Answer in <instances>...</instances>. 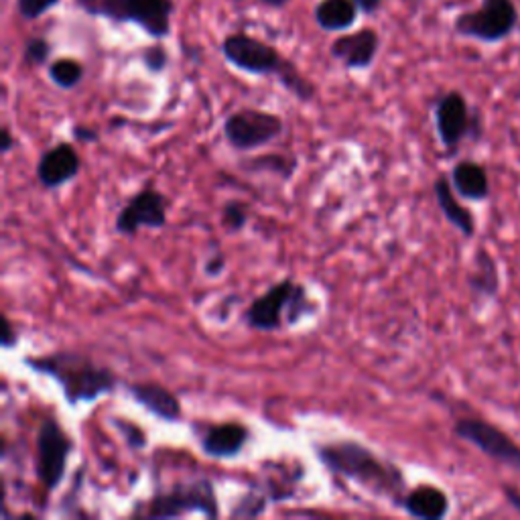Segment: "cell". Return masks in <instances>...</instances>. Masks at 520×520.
Wrapping results in <instances>:
<instances>
[{"label":"cell","mask_w":520,"mask_h":520,"mask_svg":"<svg viewBox=\"0 0 520 520\" xmlns=\"http://www.w3.org/2000/svg\"><path fill=\"white\" fill-rule=\"evenodd\" d=\"M242 169L250 173H273V175H281L283 179H289L295 171V161L283 155H260L244 161Z\"/></svg>","instance_id":"obj_23"},{"label":"cell","mask_w":520,"mask_h":520,"mask_svg":"<svg viewBox=\"0 0 520 520\" xmlns=\"http://www.w3.org/2000/svg\"><path fill=\"white\" fill-rule=\"evenodd\" d=\"M82 159L70 143H57L47 149L37 163V179L45 189H59L78 177Z\"/></svg>","instance_id":"obj_13"},{"label":"cell","mask_w":520,"mask_h":520,"mask_svg":"<svg viewBox=\"0 0 520 520\" xmlns=\"http://www.w3.org/2000/svg\"><path fill=\"white\" fill-rule=\"evenodd\" d=\"M267 500L263 498V496H256L254 492H250L248 496H244L242 498V502H240V506L232 512L234 516H258V514H263L265 510H267V504H265Z\"/></svg>","instance_id":"obj_29"},{"label":"cell","mask_w":520,"mask_h":520,"mask_svg":"<svg viewBox=\"0 0 520 520\" xmlns=\"http://www.w3.org/2000/svg\"><path fill=\"white\" fill-rule=\"evenodd\" d=\"M118 431L124 435L126 443L130 449H143L147 445V435L143 433L141 427H137L135 423H126L122 419H114Z\"/></svg>","instance_id":"obj_27"},{"label":"cell","mask_w":520,"mask_h":520,"mask_svg":"<svg viewBox=\"0 0 520 520\" xmlns=\"http://www.w3.org/2000/svg\"><path fill=\"white\" fill-rule=\"evenodd\" d=\"M260 3H265L267 7H273V9H281V7L289 5V0H260Z\"/></svg>","instance_id":"obj_36"},{"label":"cell","mask_w":520,"mask_h":520,"mask_svg":"<svg viewBox=\"0 0 520 520\" xmlns=\"http://www.w3.org/2000/svg\"><path fill=\"white\" fill-rule=\"evenodd\" d=\"M74 137L82 143H94L98 141V130L94 128H88V126H76L74 128Z\"/></svg>","instance_id":"obj_32"},{"label":"cell","mask_w":520,"mask_h":520,"mask_svg":"<svg viewBox=\"0 0 520 520\" xmlns=\"http://www.w3.org/2000/svg\"><path fill=\"white\" fill-rule=\"evenodd\" d=\"M143 59H145L147 70H149V72H153V74H159V72H163V70L167 68V61H169V57H167V51H165V47H163V45H151V47H147V49H145V55H143Z\"/></svg>","instance_id":"obj_28"},{"label":"cell","mask_w":520,"mask_h":520,"mask_svg":"<svg viewBox=\"0 0 520 520\" xmlns=\"http://www.w3.org/2000/svg\"><path fill=\"white\" fill-rule=\"evenodd\" d=\"M378 33L372 29H360L350 35H342L332 43V55L344 63L348 70H366L378 53Z\"/></svg>","instance_id":"obj_14"},{"label":"cell","mask_w":520,"mask_h":520,"mask_svg":"<svg viewBox=\"0 0 520 520\" xmlns=\"http://www.w3.org/2000/svg\"><path fill=\"white\" fill-rule=\"evenodd\" d=\"M128 395L133 397L145 411L167 423H177L183 415L179 399L159 382H135L128 384Z\"/></svg>","instance_id":"obj_15"},{"label":"cell","mask_w":520,"mask_h":520,"mask_svg":"<svg viewBox=\"0 0 520 520\" xmlns=\"http://www.w3.org/2000/svg\"><path fill=\"white\" fill-rule=\"evenodd\" d=\"M520 25V13L514 0H480L474 11L455 17L453 31L460 37L486 45L506 41Z\"/></svg>","instance_id":"obj_6"},{"label":"cell","mask_w":520,"mask_h":520,"mask_svg":"<svg viewBox=\"0 0 520 520\" xmlns=\"http://www.w3.org/2000/svg\"><path fill=\"white\" fill-rule=\"evenodd\" d=\"M451 185L462 200L486 202L490 195V177L482 163L474 159H462L453 165L449 173Z\"/></svg>","instance_id":"obj_18"},{"label":"cell","mask_w":520,"mask_h":520,"mask_svg":"<svg viewBox=\"0 0 520 520\" xmlns=\"http://www.w3.org/2000/svg\"><path fill=\"white\" fill-rule=\"evenodd\" d=\"M433 116L439 143L445 147L447 155L458 153L464 141H478L482 137L480 112L472 110L466 96L458 90L445 92L437 98Z\"/></svg>","instance_id":"obj_8"},{"label":"cell","mask_w":520,"mask_h":520,"mask_svg":"<svg viewBox=\"0 0 520 520\" xmlns=\"http://www.w3.org/2000/svg\"><path fill=\"white\" fill-rule=\"evenodd\" d=\"M59 0H17V9L21 13L23 19H39L43 17L47 11H51Z\"/></svg>","instance_id":"obj_25"},{"label":"cell","mask_w":520,"mask_h":520,"mask_svg":"<svg viewBox=\"0 0 520 520\" xmlns=\"http://www.w3.org/2000/svg\"><path fill=\"white\" fill-rule=\"evenodd\" d=\"M358 7L354 0H321L315 9V21L325 31H344L356 23Z\"/></svg>","instance_id":"obj_21"},{"label":"cell","mask_w":520,"mask_h":520,"mask_svg":"<svg viewBox=\"0 0 520 520\" xmlns=\"http://www.w3.org/2000/svg\"><path fill=\"white\" fill-rule=\"evenodd\" d=\"M49 78L61 90H74L84 78V68L76 59H55L49 65Z\"/></svg>","instance_id":"obj_22"},{"label":"cell","mask_w":520,"mask_h":520,"mask_svg":"<svg viewBox=\"0 0 520 520\" xmlns=\"http://www.w3.org/2000/svg\"><path fill=\"white\" fill-rule=\"evenodd\" d=\"M167 206L169 202L161 191L145 187L118 212L114 230L122 236H137L143 228L161 230L167 226Z\"/></svg>","instance_id":"obj_12"},{"label":"cell","mask_w":520,"mask_h":520,"mask_svg":"<svg viewBox=\"0 0 520 520\" xmlns=\"http://www.w3.org/2000/svg\"><path fill=\"white\" fill-rule=\"evenodd\" d=\"M248 429L240 423L212 425L202 437V449L212 460H232L248 443Z\"/></svg>","instance_id":"obj_17"},{"label":"cell","mask_w":520,"mask_h":520,"mask_svg":"<svg viewBox=\"0 0 520 520\" xmlns=\"http://www.w3.org/2000/svg\"><path fill=\"white\" fill-rule=\"evenodd\" d=\"M468 285L472 293L480 299H494L500 291V273L494 256L486 250L480 248L476 252L474 260V271L468 277Z\"/></svg>","instance_id":"obj_20"},{"label":"cell","mask_w":520,"mask_h":520,"mask_svg":"<svg viewBox=\"0 0 520 520\" xmlns=\"http://www.w3.org/2000/svg\"><path fill=\"white\" fill-rule=\"evenodd\" d=\"M222 53L234 68L252 76H277L281 86L297 96L301 102H309L315 96V86L301 76L295 63L287 61L273 45L250 37L246 33L228 35L222 43Z\"/></svg>","instance_id":"obj_3"},{"label":"cell","mask_w":520,"mask_h":520,"mask_svg":"<svg viewBox=\"0 0 520 520\" xmlns=\"http://www.w3.org/2000/svg\"><path fill=\"white\" fill-rule=\"evenodd\" d=\"M15 147H17V141L13 139L11 130L3 128V139H0V151H3V155H9Z\"/></svg>","instance_id":"obj_34"},{"label":"cell","mask_w":520,"mask_h":520,"mask_svg":"<svg viewBox=\"0 0 520 520\" xmlns=\"http://www.w3.org/2000/svg\"><path fill=\"white\" fill-rule=\"evenodd\" d=\"M433 193L437 206L441 210V214L445 216V220L458 230L462 236L466 238H474L476 236V218L470 212V208H466L460 202V195L455 193L451 179L447 175H439L433 183Z\"/></svg>","instance_id":"obj_16"},{"label":"cell","mask_w":520,"mask_h":520,"mask_svg":"<svg viewBox=\"0 0 520 520\" xmlns=\"http://www.w3.org/2000/svg\"><path fill=\"white\" fill-rule=\"evenodd\" d=\"M204 271H206V275H208V277H212V279L220 277V275L226 271V258H224V254L216 252L214 256H210V258L206 260V267H204Z\"/></svg>","instance_id":"obj_30"},{"label":"cell","mask_w":520,"mask_h":520,"mask_svg":"<svg viewBox=\"0 0 520 520\" xmlns=\"http://www.w3.org/2000/svg\"><path fill=\"white\" fill-rule=\"evenodd\" d=\"M354 3H356V7H358L362 13L370 15V13L378 11V7L382 5V0H354Z\"/></svg>","instance_id":"obj_35"},{"label":"cell","mask_w":520,"mask_h":520,"mask_svg":"<svg viewBox=\"0 0 520 520\" xmlns=\"http://www.w3.org/2000/svg\"><path fill=\"white\" fill-rule=\"evenodd\" d=\"M250 220V210L244 202H238V200H230L224 210H222V226L226 232L230 234H238L246 228Z\"/></svg>","instance_id":"obj_24"},{"label":"cell","mask_w":520,"mask_h":520,"mask_svg":"<svg viewBox=\"0 0 520 520\" xmlns=\"http://www.w3.org/2000/svg\"><path fill=\"white\" fill-rule=\"evenodd\" d=\"M90 15L114 23H137L151 37L163 39L171 31L173 0H76Z\"/></svg>","instance_id":"obj_5"},{"label":"cell","mask_w":520,"mask_h":520,"mask_svg":"<svg viewBox=\"0 0 520 520\" xmlns=\"http://www.w3.org/2000/svg\"><path fill=\"white\" fill-rule=\"evenodd\" d=\"M317 458L332 474L342 476L376 496L393 500L397 506L405 496L407 482L403 472L356 441L319 445Z\"/></svg>","instance_id":"obj_1"},{"label":"cell","mask_w":520,"mask_h":520,"mask_svg":"<svg viewBox=\"0 0 520 520\" xmlns=\"http://www.w3.org/2000/svg\"><path fill=\"white\" fill-rule=\"evenodd\" d=\"M72 451V437L61 429L55 419H45L37 433L35 472L47 492H55L63 482Z\"/></svg>","instance_id":"obj_11"},{"label":"cell","mask_w":520,"mask_h":520,"mask_svg":"<svg viewBox=\"0 0 520 520\" xmlns=\"http://www.w3.org/2000/svg\"><path fill=\"white\" fill-rule=\"evenodd\" d=\"M191 512L204 514L206 518L220 516V502L216 488L208 478H198L191 482H181L169 492H161L151 498L145 510L135 512L147 518H179Z\"/></svg>","instance_id":"obj_7"},{"label":"cell","mask_w":520,"mask_h":520,"mask_svg":"<svg viewBox=\"0 0 520 520\" xmlns=\"http://www.w3.org/2000/svg\"><path fill=\"white\" fill-rule=\"evenodd\" d=\"M315 309L317 305L309 299L307 289L293 279H285L248 305L244 321L248 328L258 332H279L285 325L295 328L303 317L315 313Z\"/></svg>","instance_id":"obj_4"},{"label":"cell","mask_w":520,"mask_h":520,"mask_svg":"<svg viewBox=\"0 0 520 520\" xmlns=\"http://www.w3.org/2000/svg\"><path fill=\"white\" fill-rule=\"evenodd\" d=\"M399 506L413 518L441 520L449 514V496L433 484H421L405 492Z\"/></svg>","instance_id":"obj_19"},{"label":"cell","mask_w":520,"mask_h":520,"mask_svg":"<svg viewBox=\"0 0 520 520\" xmlns=\"http://www.w3.org/2000/svg\"><path fill=\"white\" fill-rule=\"evenodd\" d=\"M25 364L37 374L53 378L59 386L63 399L70 407H78L82 403H94L110 393L118 386V376L106 368L90 360L80 352H53L45 356H29Z\"/></svg>","instance_id":"obj_2"},{"label":"cell","mask_w":520,"mask_h":520,"mask_svg":"<svg viewBox=\"0 0 520 520\" xmlns=\"http://www.w3.org/2000/svg\"><path fill=\"white\" fill-rule=\"evenodd\" d=\"M49 53H51V45L45 39H41V37L29 39L27 45H25V61L29 65H43V63H47Z\"/></svg>","instance_id":"obj_26"},{"label":"cell","mask_w":520,"mask_h":520,"mask_svg":"<svg viewBox=\"0 0 520 520\" xmlns=\"http://www.w3.org/2000/svg\"><path fill=\"white\" fill-rule=\"evenodd\" d=\"M19 336H17V332H15V328H13V323H11V319L5 315L3 317V338H0V344H3V348H15L19 342Z\"/></svg>","instance_id":"obj_31"},{"label":"cell","mask_w":520,"mask_h":520,"mask_svg":"<svg viewBox=\"0 0 520 520\" xmlns=\"http://www.w3.org/2000/svg\"><path fill=\"white\" fill-rule=\"evenodd\" d=\"M502 494H504V498H506V502L520 514V492L516 490V488H512V486H502Z\"/></svg>","instance_id":"obj_33"},{"label":"cell","mask_w":520,"mask_h":520,"mask_svg":"<svg viewBox=\"0 0 520 520\" xmlns=\"http://www.w3.org/2000/svg\"><path fill=\"white\" fill-rule=\"evenodd\" d=\"M285 130L283 118L273 112L242 108L224 122V137L236 151H256L275 143Z\"/></svg>","instance_id":"obj_9"},{"label":"cell","mask_w":520,"mask_h":520,"mask_svg":"<svg viewBox=\"0 0 520 520\" xmlns=\"http://www.w3.org/2000/svg\"><path fill=\"white\" fill-rule=\"evenodd\" d=\"M453 433L462 441L474 445L492 462L520 476V445L494 423L478 417H464L455 421Z\"/></svg>","instance_id":"obj_10"}]
</instances>
